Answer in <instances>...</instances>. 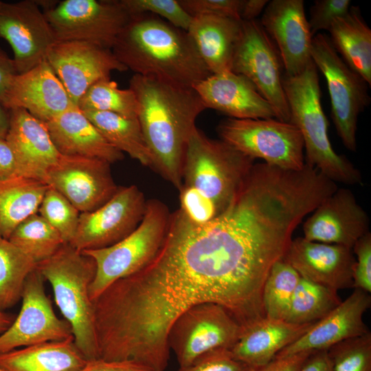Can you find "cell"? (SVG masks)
Segmentation results:
<instances>
[{"label":"cell","instance_id":"obj_1","mask_svg":"<svg viewBox=\"0 0 371 371\" xmlns=\"http://www.w3.org/2000/svg\"><path fill=\"white\" fill-rule=\"evenodd\" d=\"M129 89L139 103L137 120L153 170L179 190L187 144L197 117L206 109L193 87L153 76L135 74Z\"/></svg>","mask_w":371,"mask_h":371},{"label":"cell","instance_id":"obj_2","mask_svg":"<svg viewBox=\"0 0 371 371\" xmlns=\"http://www.w3.org/2000/svg\"><path fill=\"white\" fill-rule=\"evenodd\" d=\"M111 51L127 69L187 87L212 74L186 31L146 13L131 16Z\"/></svg>","mask_w":371,"mask_h":371},{"label":"cell","instance_id":"obj_3","mask_svg":"<svg viewBox=\"0 0 371 371\" xmlns=\"http://www.w3.org/2000/svg\"><path fill=\"white\" fill-rule=\"evenodd\" d=\"M317 71L311 60L300 74L292 76L284 74L282 78L290 122L302 135L305 164L335 183H361L360 171L345 156L337 154L330 144Z\"/></svg>","mask_w":371,"mask_h":371},{"label":"cell","instance_id":"obj_4","mask_svg":"<svg viewBox=\"0 0 371 371\" xmlns=\"http://www.w3.org/2000/svg\"><path fill=\"white\" fill-rule=\"evenodd\" d=\"M36 269L50 284L56 304L71 327L74 341L87 361L99 359L89 286L96 265L90 256L65 243Z\"/></svg>","mask_w":371,"mask_h":371},{"label":"cell","instance_id":"obj_5","mask_svg":"<svg viewBox=\"0 0 371 371\" xmlns=\"http://www.w3.org/2000/svg\"><path fill=\"white\" fill-rule=\"evenodd\" d=\"M254 161L224 141L207 137L196 126L186 149L182 185L200 190L222 213Z\"/></svg>","mask_w":371,"mask_h":371},{"label":"cell","instance_id":"obj_6","mask_svg":"<svg viewBox=\"0 0 371 371\" xmlns=\"http://www.w3.org/2000/svg\"><path fill=\"white\" fill-rule=\"evenodd\" d=\"M170 212L157 199L146 201L144 217L128 236L108 247L83 251L96 265L95 277L89 286L94 301L111 284L131 276L148 265L164 241Z\"/></svg>","mask_w":371,"mask_h":371},{"label":"cell","instance_id":"obj_7","mask_svg":"<svg viewBox=\"0 0 371 371\" xmlns=\"http://www.w3.org/2000/svg\"><path fill=\"white\" fill-rule=\"evenodd\" d=\"M216 131L220 139L254 160L291 171L305 166L302 135L291 122L229 117L220 122Z\"/></svg>","mask_w":371,"mask_h":371},{"label":"cell","instance_id":"obj_8","mask_svg":"<svg viewBox=\"0 0 371 371\" xmlns=\"http://www.w3.org/2000/svg\"><path fill=\"white\" fill-rule=\"evenodd\" d=\"M311 58L326 78L338 136L347 149L355 152L358 117L370 102L368 85L347 65L326 34L313 36Z\"/></svg>","mask_w":371,"mask_h":371},{"label":"cell","instance_id":"obj_9","mask_svg":"<svg viewBox=\"0 0 371 371\" xmlns=\"http://www.w3.org/2000/svg\"><path fill=\"white\" fill-rule=\"evenodd\" d=\"M55 41H83L111 49L131 16L120 0H65L43 11Z\"/></svg>","mask_w":371,"mask_h":371},{"label":"cell","instance_id":"obj_10","mask_svg":"<svg viewBox=\"0 0 371 371\" xmlns=\"http://www.w3.org/2000/svg\"><path fill=\"white\" fill-rule=\"evenodd\" d=\"M241 330L239 323L222 306L202 303L187 309L175 320L168 334V345L182 368L209 351L230 350Z\"/></svg>","mask_w":371,"mask_h":371},{"label":"cell","instance_id":"obj_11","mask_svg":"<svg viewBox=\"0 0 371 371\" xmlns=\"http://www.w3.org/2000/svg\"><path fill=\"white\" fill-rule=\"evenodd\" d=\"M282 61L278 49L256 19L243 21L232 63V71L245 76L272 106L276 118L290 122L282 87Z\"/></svg>","mask_w":371,"mask_h":371},{"label":"cell","instance_id":"obj_12","mask_svg":"<svg viewBox=\"0 0 371 371\" xmlns=\"http://www.w3.org/2000/svg\"><path fill=\"white\" fill-rule=\"evenodd\" d=\"M146 201L143 192L136 186H119L102 206L80 214L78 228L69 245L83 251L117 243L139 225L146 211Z\"/></svg>","mask_w":371,"mask_h":371},{"label":"cell","instance_id":"obj_13","mask_svg":"<svg viewBox=\"0 0 371 371\" xmlns=\"http://www.w3.org/2000/svg\"><path fill=\"white\" fill-rule=\"evenodd\" d=\"M44 281L36 268L27 277L19 313L10 326L0 335V354L73 337L68 322L56 316L45 293Z\"/></svg>","mask_w":371,"mask_h":371},{"label":"cell","instance_id":"obj_14","mask_svg":"<svg viewBox=\"0 0 371 371\" xmlns=\"http://www.w3.org/2000/svg\"><path fill=\"white\" fill-rule=\"evenodd\" d=\"M0 38L13 51L17 74L44 61L48 49L56 43L40 3L34 0L0 1Z\"/></svg>","mask_w":371,"mask_h":371},{"label":"cell","instance_id":"obj_15","mask_svg":"<svg viewBox=\"0 0 371 371\" xmlns=\"http://www.w3.org/2000/svg\"><path fill=\"white\" fill-rule=\"evenodd\" d=\"M110 165L100 159L61 155L43 181L66 197L80 213L91 212L111 199L119 187Z\"/></svg>","mask_w":371,"mask_h":371},{"label":"cell","instance_id":"obj_16","mask_svg":"<svg viewBox=\"0 0 371 371\" xmlns=\"http://www.w3.org/2000/svg\"><path fill=\"white\" fill-rule=\"evenodd\" d=\"M45 60L76 106L94 83L110 78L113 71L128 70L111 49L83 41L54 43L48 49Z\"/></svg>","mask_w":371,"mask_h":371},{"label":"cell","instance_id":"obj_17","mask_svg":"<svg viewBox=\"0 0 371 371\" xmlns=\"http://www.w3.org/2000/svg\"><path fill=\"white\" fill-rule=\"evenodd\" d=\"M369 226V217L353 192L337 188L304 221L303 237L352 249L356 243L370 232Z\"/></svg>","mask_w":371,"mask_h":371},{"label":"cell","instance_id":"obj_18","mask_svg":"<svg viewBox=\"0 0 371 371\" xmlns=\"http://www.w3.org/2000/svg\"><path fill=\"white\" fill-rule=\"evenodd\" d=\"M278 47L289 76L300 74L312 60L313 35L306 19L303 0H272L260 21Z\"/></svg>","mask_w":371,"mask_h":371},{"label":"cell","instance_id":"obj_19","mask_svg":"<svg viewBox=\"0 0 371 371\" xmlns=\"http://www.w3.org/2000/svg\"><path fill=\"white\" fill-rule=\"evenodd\" d=\"M300 276L335 291L352 287V249L333 244L292 239L283 258Z\"/></svg>","mask_w":371,"mask_h":371},{"label":"cell","instance_id":"obj_20","mask_svg":"<svg viewBox=\"0 0 371 371\" xmlns=\"http://www.w3.org/2000/svg\"><path fill=\"white\" fill-rule=\"evenodd\" d=\"M370 305V293L355 289L348 297L315 322L305 333L283 348L275 357L328 350L342 341L368 333L370 330L363 316Z\"/></svg>","mask_w":371,"mask_h":371},{"label":"cell","instance_id":"obj_21","mask_svg":"<svg viewBox=\"0 0 371 371\" xmlns=\"http://www.w3.org/2000/svg\"><path fill=\"white\" fill-rule=\"evenodd\" d=\"M74 106L63 85L45 60L13 77L3 104L8 110L23 109L44 123Z\"/></svg>","mask_w":371,"mask_h":371},{"label":"cell","instance_id":"obj_22","mask_svg":"<svg viewBox=\"0 0 371 371\" xmlns=\"http://www.w3.org/2000/svg\"><path fill=\"white\" fill-rule=\"evenodd\" d=\"M193 88L205 109L236 119L276 118L270 103L245 76L232 71L210 75Z\"/></svg>","mask_w":371,"mask_h":371},{"label":"cell","instance_id":"obj_23","mask_svg":"<svg viewBox=\"0 0 371 371\" xmlns=\"http://www.w3.org/2000/svg\"><path fill=\"white\" fill-rule=\"evenodd\" d=\"M9 113L5 139L14 155L18 175L43 181L48 170L61 155L46 124L23 109H11Z\"/></svg>","mask_w":371,"mask_h":371},{"label":"cell","instance_id":"obj_24","mask_svg":"<svg viewBox=\"0 0 371 371\" xmlns=\"http://www.w3.org/2000/svg\"><path fill=\"white\" fill-rule=\"evenodd\" d=\"M45 124L63 155L96 158L111 164L124 158L76 105Z\"/></svg>","mask_w":371,"mask_h":371},{"label":"cell","instance_id":"obj_25","mask_svg":"<svg viewBox=\"0 0 371 371\" xmlns=\"http://www.w3.org/2000/svg\"><path fill=\"white\" fill-rule=\"evenodd\" d=\"M313 324H297L265 316L242 327L236 342L229 350L236 359L248 367L262 366L273 360Z\"/></svg>","mask_w":371,"mask_h":371},{"label":"cell","instance_id":"obj_26","mask_svg":"<svg viewBox=\"0 0 371 371\" xmlns=\"http://www.w3.org/2000/svg\"><path fill=\"white\" fill-rule=\"evenodd\" d=\"M243 21L216 15L192 17L187 33L212 74L232 71Z\"/></svg>","mask_w":371,"mask_h":371},{"label":"cell","instance_id":"obj_27","mask_svg":"<svg viewBox=\"0 0 371 371\" xmlns=\"http://www.w3.org/2000/svg\"><path fill=\"white\" fill-rule=\"evenodd\" d=\"M87 361L76 347L74 337L0 354L2 371H78Z\"/></svg>","mask_w":371,"mask_h":371},{"label":"cell","instance_id":"obj_28","mask_svg":"<svg viewBox=\"0 0 371 371\" xmlns=\"http://www.w3.org/2000/svg\"><path fill=\"white\" fill-rule=\"evenodd\" d=\"M328 31L334 48L344 61L370 86L371 30L359 7L350 5L345 15L332 22Z\"/></svg>","mask_w":371,"mask_h":371},{"label":"cell","instance_id":"obj_29","mask_svg":"<svg viewBox=\"0 0 371 371\" xmlns=\"http://www.w3.org/2000/svg\"><path fill=\"white\" fill-rule=\"evenodd\" d=\"M49 187L42 181L23 176L0 180V236L8 239L21 223L38 213Z\"/></svg>","mask_w":371,"mask_h":371},{"label":"cell","instance_id":"obj_30","mask_svg":"<svg viewBox=\"0 0 371 371\" xmlns=\"http://www.w3.org/2000/svg\"><path fill=\"white\" fill-rule=\"evenodd\" d=\"M82 112L112 146L153 170V159L137 118L104 111Z\"/></svg>","mask_w":371,"mask_h":371},{"label":"cell","instance_id":"obj_31","mask_svg":"<svg viewBox=\"0 0 371 371\" xmlns=\"http://www.w3.org/2000/svg\"><path fill=\"white\" fill-rule=\"evenodd\" d=\"M341 302L337 291L300 277L285 321L297 324L315 323Z\"/></svg>","mask_w":371,"mask_h":371},{"label":"cell","instance_id":"obj_32","mask_svg":"<svg viewBox=\"0 0 371 371\" xmlns=\"http://www.w3.org/2000/svg\"><path fill=\"white\" fill-rule=\"evenodd\" d=\"M36 268L19 247L0 236V311L14 306L21 299L25 281Z\"/></svg>","mask_w":371,"mask_h":371},{"label":"cell","instance_id":"obj_33","mask_svg":"<svg viewBox=\"0 0 371 371\" xmlns=\"http://www.w3.org/2000/svg\"><path fill=\"white\" fill-rule=\"evenodd\" d=\"M8 240L36 265L52 257L65 244L60 234L38 213L21 223Z\"/></svg>","mask_w":371,"mask_h":371},{"label":"cell","instance_id":"obj_34","mask_svg":"<svg viewBox=\"0 0 371 371\" xmlns=\"http://www.w3.org/2000/svg\"><path fill=\"white\" fill-rule=\"evenodd\" d=\"M77 106L82 111L110 112L128 118H137L139 103L134 92L118 87L110 78L91 85L80 98Z\"/></svg>","mask_w":371,"mask_h":371},{"label":"cell","instance_id":"obj_35","mask_svg":"<svg viewBox=\"0 0 371 371\" xmlns=\"http://www.w3.org/2000/svg\"><path fill=\"white\" fill-rule=\"evenodd\" d=\"M300 278L299 273L283 258L273 264L262 291V301L266 317L285 320Z\"/></svg>","mask_w":371,"mask_h":371},{"label":"cell","instance_id":"obj_36","mask_svg":"<svg viewBox=\"0 0 371 371\" xmlns=\"http://www.w3.org/2000/svg\"><path fill=\"white\" fill-rule=\"evenodd\" d=\"M38 212L60 234L65 243L72 241L80 212L66 197L49 186Z\"/></svg>","mask_w":371,"mask_h":371},{"label":"cell","instance_id":"obj_37","mask_svg":"<svg viewBox=\"0 0 371 371\" xmlns=\"http://www.w3.org/2000/svg\"><path fill=\"white\" fill-rule=\"evenodd\" d=\"M334 371H371V333L342 341L327 350Z\"/></svg>","mask_w":371,"mask_h":371},{"label":"cell","instance_id":"obj_38","mask_svg":"<svg viewBox=\"0 0 371 371\" xmlns=\"http://www.w3.org/2000/svg\"><path fill=\"white\" fill-rule=\"evenodd\" d=\"M131 16L149 13L166 21L175 27L187 31L192 17L178 0H120Z\"/></svg>","mask_w":371,"mask_h":371},{"label":"cell","instance_id":"obj_39","mask_svg":"<svg viewBox=\"0 0 371 371\" xmlns=\"http://www.w3.org/2000/svg\"><path fill=\"white\" fill-rule=\"evenodd\" d=\"M179 191V209L192 223L205 225L221 214L216 205L198 189L182 185Z\"/></svg>","mask_w":371,"mask_h":371},{"label":"cell","instance_id":"obj_40","mask_svg":"<svg viewBox=\"0 0 371 371\" xmlns=\"http://www.w3.org/2000/svg\"><path fill=\"white\" fill-rule=\"evenodd\" d=\"M248 366L236 359L228 349L205 352L177 371H247Z\"/></svg>","mask_w":371,"mask_h":371},{"label":"cell","instance_id":"obj_41","mask_svg":"<svg viewBox=\"0 0 371 371\" xmlns=\"http://www.w3.org/2000/svg\"><path fill=\"white\" fill-rule=\"evenodd\" d=\"M350 5V0H315L308 21L313 36L319 30H328L335 19L348 12Z\"/></svg>","mask_w":371,"mask_h":371},{"label":"cell","instance_id":"obj_42","mask_svg":"<svg viewBox=\"0 0 371 371\" xmlns=\"http://www.w3.org/2000/svg\"><path fill=\"white\" fill-rule=\"evenodd\" d=\"M192 16L216 15L240 20L242 0H178Z\"/></svg>","mask_w":371,"mask_h":371},{"label":"cell","instance_id":"obj_43","mask_svg":"<svg viewBox=\"0 0 371 371\" xmlns=\"http://www.w3.org/2000/svg\"><path fill=\"white\" fill-rule=\"evenodd\" d=\"M356 256L353 269V285L368 293L371 292V234L368 233L354 245Z\"/></svg>","mask_w":371,"mask_h":371},{"label":"cell","instance_id":"obj_44","mask_svg":"<svg viewBox=\"0 0 371 371\" xmlns=\"http://www.w3.org/2000/svg\"><path fill=\"white\" fill-rule=\"evenodd\" d=\"M78 371H154L150 368L132 360L106 361L96 359L88 361Z\"/></svg>","mask_w":371,"mask_h":371},{"label":"cell","instance_id":"obj_45","mask_svg":"<svg viewBox=\"0 0 371 371\" xmlns=\"http://www.w3.org/2000/svg\"><path fill=\"white\" fill-rule=\"evenodd\" d=\"M312 352H302L284 357H275L268 363L247 371H297Z\"/></svg>","mask_w":371,"mask_h":371},{"label":"cell","instance_id":"obj_46","mask_svg":"<svg viewBox=\"0 0 371 371\" xmlns=\"http://www.w3.org/2000/svg\"><path fill=\"white\" fill-rule=\"evenodd\" d=\"M17 74L12 58L0 52V104L3 106L13 77Z\"/></svg>","mask_w":371,"mask_h":371},{"label":"cell","instance_id":"obj_47","mask_svg":"<svg viewBox=\"0 0 371 371\" xmlns=\"http://www.w3.org/2000/svg\"><path fill=\"white\" fill-rule=\"evenodd\" d=\"M297 371H334L327 350L313 351Z\"/></svg>","mask_w":371,"mask_h":371},{"label":"cell","instance_id":"obj_48","mask_svg":"<svg viewBox=\"0 0 371 371\" xmlns=\"http://www.w3.org/2000/svg\"><path fill=\"white\" fill-rule=\"evenodd\" d=\"M19 176L14 155L5 139L0 137V180Z\"/></svg>","mask_w":371,"mask_h":371},{"label":"cell","instance_id":"obj_49","mask_svg":"<svg viewBox=\"0 0 371 371\" xmlns=\"http://www.w3.org/2000/svg\"><path fill=\"white\" fill-rule=\"evenodd\" d=\"M268 0H242L240 16L243 21L255 20L265 10Z\"/></svg>","mask_w":371,"mask_h":371},{"label":"cell","instance_id":"obj_50","mask_svg":"<svg viewBox=\"0 0 371 371\" xmlns=\"http://www.w3.org/2000/svg\"><path fill=\"white\" fill-rule=\"evenodd\" d=\"M9 110L0 104V137L5 138L9 128Z\"/></svg>","mask_w":371,"mask_h":371},{"label":"cell","instance_id":"obj_51","mask_svg":"<svg viewBox=\"0 0 371 371\" xmlns=\"http://www.w3.org/2000/svg\"><path fill=\"white\" fill-rule=\"evenodd\" d=\"M16 316L14 314L0 311V335L10 326Z\"/></svg>","mask_w":371,"mask_h":371},{"label":"cell","instance_id":"obj_52","mask_svg":"<svg viewBox=\"0 0 371 371\" xmlns=\"http://www.w3.org/2000/svg\"><path fill=\"white\" fill-rule=\"evenodd\" d=\"M3 52V51L0 48V52Z\"/></svg>","mask_w":371,"mask_h":371},{"label":"cell","instance_id":"obj_53","mask_svg":"<svg viewBox=\"0 0 371 371\" xmlns=\"http://www.w3.org/2000/svg\"><path fill=\"white\" fill-rule=\"evenodd\" d=\"M0 371H2L1 368H0Z\"/></svg>","mask_w":371,"mask_h":371}]
</instances>
